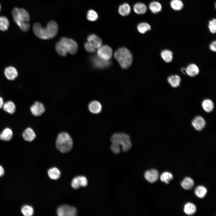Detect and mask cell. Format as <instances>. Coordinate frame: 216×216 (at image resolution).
<instances>
[{
    "instance_id": "obj_1",
    "label": "cell",
    "mask_w": 216,
    "mask_h": 216,
    "mask_svg": "<svg viewBox=\"0 0 216 216\" xmlns=\"http://www.w3.org/2000/svg\"><path fill=\"white\" fill-rule=\"evenodd\" d=\"M58 27L55 21H49L46 26L43 27L39 23H34L33 26V30L35 35L40 39L48 40L54 38L57 34Z\"/></svg>"
},
{
    "instance_id": "obj_2",
    "label": "cell",
    "mask_w": 216,
    "mask_h": 216,
    "mask_svg": "<svg viewBox=\"0 0 216 216\" xmlns=\"http://www.w3.org/2000/svg\"><path fill=\"white\" fill-rule=\"evenodd\" d=\"M76 43L73 39L65 37L62 38L57 42L56 49L60 56H66L68 53L72 55L75 54L78 50Z\"/></svg>"
},
{
    "instance_id": "obj_3",
    "label": "cell",
    "mask_w": 216,
    "mask_h": 216,
    "mask_svg": "<svg viewBox=\"0 0 216 216\" xmlns=\"http://www.w3.org/2000/svg\"><path fill=\"white\" fill-rule=\"evenodd\" d=\"M12 15L14 22L22 31L27 32L29 30L30 28L28 23L30 17L26 10L15 8L12 10Z\"/></svg>"
},
{
    "instance_id": "obj_4",
    "label": "cell",
    "mask_w": 216,
    "mask_h": 216,
    "mask_svg": "<svg viewBox=\"0 0 216 216\" xmlns=\"http://www.w3.org/2000/svg\"><path fill=\"white\" fill-rule=\"evenodd\" d=\"M114 55L122 68L127 69L131 65L133 56L131 52L127 48L122 47L118 48L115 52Z\"/></svg>"
},
{
    "instance_id": "obj_5",
    "label": "cell",
    "mask_w": 216,
    "mask_h": 216,
    "mask_svg": "<svg viewBox=\"0 0 216 216\" xmlns=\"http://www.w3.org/2000/svg\"><path fill=\"white\" fill-rule=\"evenodd\" d=\"M110 140L112 144L120 146H122V150L126 152L132 147L130 139L128 135L124 133H116L111 136Z\"/></svg>"
},
{
    "instance_id": "obj_6",
    "label": "cell",
    "mask_w": 216,
    "mask_h": 216,
    "mask_svg": "<svg viewBox=\"0 0 216 216\" xmlns=\"http://www.w3.org/2000/svg\"><path fill=\"white\" fill-rule=\"evenodd\" d=\"M73 144L72 138L67 133L62 132L58 135L56 141L57 149L62 153L69 152L72 148Z\"/></svg>"
},
{
    "instance_id": "obj_7",
    "label": "cell",
    "mask_w": 216,
    "mask_h": 216,
    "mask_svg": "<svg viewBox=\"0 0 216 216\" xmlns=\"http://www.w3.org/2000/svg\"><path fill=\"white\" fill-rule=\"evenodd\" d=\"M87 42L84 44V47L88 52H95L102 45L101 39L94 34L89 35L87 38Z\"/></svg>"
},
{
    "instance_id": "obj_8",
    "label": "cell",
    "mask_w": 216,
    "mask_h": 216,
    "mask_svg": "<svg viewBox=\"0 0 216 216\" xmlns=\"http://www.w3.org/2000/svg\"><path fill=\"white\" fill-rule=\"evenodd\" d=\"M98 57L100 59L106 61H108L112 55V50L108 45H102L97 50Z\"/></svg>"
},
{
    "instance_id": "obj_9",
    "label": "cell",
    "mask_w": 216,
    "mask_h": 216,
    "mask_svg": "<svg viewBox=\"0 0 216 216\" xmlns=\"http://www.w3.org/2000/svg\"><path fill=\"white\" fill-rule=\"evenodd\" d=\"M57 214L59 216H74L76 215V210L74 207L64 205L58 208Z\"/></svg>"
},
{
    "instance_id": "obj_10",
    "label": "cell",
    "mask_w": 216,
    "mask_h": 216,
    "mask_svg": "<svg viewBox=\"0 0 216 216\" xmlns=\"http://www.w3.org/2000/svg\"><path fill=\"white\" fill-rule=\"evenodd\" d=\"M30 111L32 114L35 116H39L42 115L45 111L44 105L41 103L35 102L30 107Z\"/></svg>"
},
{
    "instance_id": "obj_11",
    "label": "cell",
    "mask_w": 216,
    "mask_h": 216,
    "mask_svg": "<svg viewBox=\"0 0 216 216\" xmlns=\"http://www.w3.org/2000/svg\"><path fill=\"white\" fill-rule=\"evenodd\" d=\"M159 173L155 169H152L146 171L144 174L146 179L148 182L153 183L156 182L158 179Z\"/></svg>"
},
{
    "instance_id": "obj_12",
    "label": "cell",
    "mask_w": 216,
    "mask_h": 216,
    "mask_svg": "<svg viewBox=\"0 0 216 216\" xmlns=\"http://www.w3.org/2000/svg\"><path fill=\"white\" fill-rule=\"evenodd\" d=\"M192 124L196 130L201 131L204 128L206 123L204 119L202 117L198 116L193 120Z\"/></svg>"
},
{
    "instance_id": "obj_13",
    "label": "cell",
    "mask_w": 216,
    "mask_h": 216,
    "mask_svg": "<svg viewBox=\"0 0 216 216\" xmlns=\"http://www.w3.org/2000/svg\"><path fill=\"white\" fill-rule=\"evenodd\" d=\"M4 73L7 79L10 80H14L18 75L16 69L11 66L7 67L4 69Z\"/></svg>"
},
{
    "instance_id": "obj_14",
    "label": "cell",
    "mask_w": 216,
    "mask_h": 216,
    "mask_svg": "<svg viewBox=\"0 0 216 216\" xmlns=\"http://www.w3.org/2000/svg\"><path fill=\"white\" fill-rule=\"evenodd\" d=\"M24 139L26 141L32 142L36 138V135L33 130L31 128H27L22 134Z\"/></svg>"
},
{
    "instance_id": "obj_15",
    "label": "cell",
    "mask_w": 216,
    "mask_h": 216,
    "mask_svg": "<svg viewBox=\"0 0 216 216\" xmlns=\"http://www.w3.org/2000/svg\"><path fill=\"white\" fill-rule=\"evenodd\" d=\"M200 71L197 66L194 64H191L186 68V72L188 75L190 77H194L197 75Z\"/></svg>"
},
{
    "instance_id": "obj_16",
    "label": "cell",
    "mask_w": 216,
    "mask_h": 216,
    "mask_svg": "<svg viewBox=\"0 0 216 216\" xmlns=\"http://www.w3.org/2000/svg\"><path fill=\"white\" fill-rule=\"evenodd\" d=\"M131 10L130 5L127 3H124L120 5L118 8V13L122 16H125L129 15Z\"/></svg>"
},
{
    "instance_id": "obj_17",
    "label": "cell",
    "mask_w": 216,
    "mask_h": 216,
    "mask_svg": "<svg viewBox=\"0 0 216 216\" xmlns=\"http://www.w3.org/2000/svg\"><path fill=\"white\" fill-rule=\"evenodd\" d=\"M134 12L137 14H145L147 11V8L144 3L138 2L135 3L133 7Z\"/></svg>"
},
{
    "instance_id": "obj_18",
    "label": "cell",
    "mask_w": 216,
    "mask_h": 216,
    "mask_svg": "<svg viewBox=\"0 0 216 216\" xmlns=\"http://www.w3.org/2000/svg\"><path fill=\"white\" fill-rule=\"evenodd\" d=\"M89 111L94 114H98L100 113L102 110V106L101 104L97 101H93L91 102L88 105Z\"/></svg>"
},
{
    "instance_id": "obj_19",
    "label": "cell",
    "mask_w": 216,
    "mask_h": 216,
    "mask_svg": "<svg viewBox=\"0 0 216 216\" xmlns=\"http://www.w3.org/2000/svg\"><path fill=\"white\" fill-rule=\"evenodd\" d=\"M13 134L12 131L10 128H5L0 134V139L3 141H9L11 139Z\"/></svg>"
},
{
    "instance_id": "obj_20",
    "label": "cell",
    "mask_w": 216,
    "mask_h": 216,
    "mask_svg": "<svg viewBox=\"0 0 216 216\" xmlns=\"http://www.w3.org/2000/svg\"><path fill=\"white\" fill-rule=\"evenodd\" d=\"M181 79L178 75H172L169 76L167 78L168 83L173 87L176 88L180 85Z\"/></svg>"
},
{
    "instance_id": "obj_21",
    "label": "cell",
    "mask_w": 216,
    "mask_h": 216,
    "mask_svg": "<svg viewBox=\"0 0 216 216\" xmlns=\"http://www.w3.org/2000/svg\"><path fill=\"white\" fill-rule=\"evenodd\" d=\"M2 108L5 111L11 114L14 113L16 110L15 105L11 101H8L4 103Z\"/></svg>"
},
{
    "instance_id": "obj_22",
    "label": "cell",
    "mask_w": 216,
    "mask_h": 216,
    "mask_svg": "<svg viewBox=\"0 0 216 216\" xmlns=\"http://www.w3.org/2000/svg\"><path fill=\"white\" fill-rule=\"evenodd\" d=\"M160 55L163 59L166 62H172L173 58V53L169 50H165L161 52Z\"/></svg>"
},
{
    "instance_id": "obj_23",
    "label": "cell",
    "mask_w": 216,
    "mask_h": 216,
    "mask_svg": "<svg viewBox=\"0 0 216 216\" xmlns=\"http://www.w3.org/2000/svg\"><path fill=\"white\" fill-rule=\"evenodd\" d=\"M148 8L151 12L155 14L160 12L162 9L161 4L156 1L151 2L149 5Z\"/></svg>"
},
{
    "instance_id": "obj_24",
    "label": "cell",
    "mask_w": 216,
    "mask_h": 216,
    "mask_svg": "<svg viewBox=\"0 0 216 216\" xmlns=\"http://www.w3.org/2000/svg\"><path fill=\"white\" fill-rule=\"evenodd\" d=\"M181 185L184 189L186 190H190L193 187L194 182L190 178L187 177L181 182Z\"/></svg>"
},
{
    "instance_id": "obj_25",
    "label": "cell",
    "mask_w": 216,
    "mask_h": 216,
    "mask_svg": "<svg viewBox=\"0 0 216 216\" xmlns=\"http://www.w3.org/2000/svg\"><path fill=\"white\" fill-rule=\"evenodd\" d=\"M150 25L145 22H142L139 23L137 26L138 31L141 34H144L146 32L151 29Z\"/></svg>"
},
{
    "instance_id": "obj_26",
    "label": "cell",
    "mask_w": 216,
    "mask_h": 216,
    "mask_svg": "<svg viewBox=\"0 0 216 216\" xmlns=\"http://www.w3.org/2000/svg\"><path fill=\"white\" fill-rule=\"evenodd\" d=\"M184 210L186 214L188 215H192L196 212V208L194 204L190 202H188L184 205Z\"/></svg>"
},
{
    "instance_id": "obj_27",
    "label": "cell",
    "mask_w": 216,
    "mask_h": 216,
    "mask_svg": "<svg viewBox=\"0 0 216 216\" xmlns=\"http://www.w3.org/2000/svg\"><path fill=\"white\" fill-rule=\"evenodd\" d=\"M202 106L204 110L208 112H211L214 107L212 101L208 99L204 100L202 102Z\"/></svg>"
},
{
    "instance_id": "obj_28",
    "label": "cell",
    "mask_w": 216,
    "mask_h": 216,
    "mask_svg": "<svg viewBox=\"0 0 216 216\" xmlns=\"http://www.w3.org/2000/svg\"><path fill=\"white\" fill-rule=\"evenodd\" d=\"M48 174L50 178L52 179H57L60 176V172L59 170L56 167L50 169L48 171Z\"/></svg>"
},
{
    "instance_id": "obj_29",
    "label": "cell",
    "mask_w": 216,
    "mask_h": 216,
    "mask_svg": "<svg viewBox=\"0 0 216 216\" xmlns=\"http://www.w3.org/2000/svg\"><path fill=\"white\" fill-rule=\"evenodd\" d=\"M171 8L174 10L178 11L182 9L184 4L181 0H172L170 2Z\"/></svg>"
},
{
    "instance_id": "obj_30",
    "label": "cell",
    "mask_w": 216,
    "mask_h": 216,
    "mask_svg": "<svg viewBox=\"0 0 216 216\" xmlns=\"http://www.w3.org/2000/svg\"><path fill=\"white\" fill-rule=\"evenodd\" d=\"M207 192L206 188L202 186H199L196 187L195 189V193L198 197L203 198Z\"/></svg>"
},
{
    "instance_id": "obj_31",
    "label": "cell",
    "mask_w": 216,
    "mask_h": 216,
    "mask_svg": "<svg viewBox=\"0 0 216 216\" xmlns=\"http://www.w3.org/2000/svg\"><path fill=\"white\" fill-rule=\"evenodd\" d=\"M9 26V22L5 16H0V30L3 31L7 30Z\"/></svg>"
},
{
    "instance_id": "obj_32",
    "label": "cell",
    "mask_w": 216,
    "mask_h": 216,
    "mask_svg": "<svg viewBox=\"0 0 216 216\" xmlns=\"http://www.w3.org/2000/svg\"><path fill=\"white\" fill-rule=\"evenodd\" d=\"M160 178L162 182L168 184L170 181L173 179V176L171 173L168 172H165L163 173L160 175Z\"/></svg>"
},
{
    "instance_id": "obj_33",
    "label": "cell",
    "mask_w": 216,
    "mask_h": 216,
    "mask_svg": "<svg viewBox=\"0 0 216 216\" xmlns=\"http://www.w3.org/2000/svg\"><path fill=\"white\" fill-rule=\"evenodd\" d=\"M86 16L88 20L92 22L96 21L98 18V13L92 9L88 10Z\"/></svg>"
},
{
    "instance_id": "obj_34",
    "label": "cell",
    "mask_w": 216,
    "mask_h": 216,
    "mask_svg": "<svg viewBox=\"0 0 216 216\" xmlns=\"http://www.w3.org/2000/svg\"><path fill=\"white\" fill-rule=\"evenodd\" d=\"M22 214L25 216H31L34 214V210L32 207L28 205L23 206L21 209Z\"/></svg>"
},
{
    "instance_id": "obj_35",
    "label": "cell",
    "mask_w": 216,
    "mask_h": 216,
    "mask_svg": "<svg viewBox=\"0 0 216 216\" xmlns=\"http://www.w3.org/2000/svg\"><path fill=\"white\" fill-rule=\"evenodd\" d=\"M208 28L210 32L212 34L216 32V19L214 18L210 20L208 22Z\"/></svg>"
},
{
    "instance_id": "obj_36",
    "label": "cell",
    "mask_w": 216,
    "mask_h": 216,
    "mask_svg": "<svg viewBox=\"0 0 216 216\" xmlns=\"http://www.w3.org/2000/svg\"><path fill=\"white\" fill-rule=\"evenodd\" d=\"M71 185L72 187L75 189H78L80 187L78 176L75 177L73 179L71 182Z\"/></svg>"
},
{
    "instance_id": "obj_37",
    "label": "cell",
    "mask_w": 216,
    "mask_h": 216,
    "mask_svg": "<svg viewBox=\"0 0 216 216\" xmlns=\"http://www.w3.org/2000/svg\"><path fill=\"white\" fill-rule=\"evenodd\" d=\"M80 186L86 187L88 184L87 180L84 176H78Z\"/></svg>"
},
{
    "instance_id": "obj_38",
    "label": "cell",
    "mask_w": 216,
    "mask_h": 216,
    "mask_svg": "<svg viewBox=\"0 0 216 216\" xmlns=\"http://www.w3.org/2000/svg\"><path fill=\"white\" fill-rule=\"evenodd\" d=\"M110 148L112 151L115 154H118L120 152V146L117 145L112 144Z\"/></svg>"
},
{
    "instance_id": "obj_39",
    "label": "cell",
    "mask_w": 216,
    "mask_h": 216,
    "mask_svg": "<svg viewBox=\"0 0 216 216\" xmlns=\"http://www.w3.org/2000/svg\"><path fill=\"white\" fill-rule=\"evenodd\" d=\"M209 48L213 52L216 51V41H213L210 45Z\"/></svg>"
},
{
    "instance_id": "obj_40",
    "label": "cell",
    "mask_w": 216,
    "mask_h": 216,
    "mask_svg": "<svg viewBox=\"0 0 216 216\" xmlns=\"http://www.w3.org/2000/svg\"><path fill=\"white\" fill-rule=\"evenodd\" d=\"M4 174V170L3 167L0 165V177L2 176Z\"/></svg>"
},
{
    "instance_id": "obj_41",
    "label": "cell",
    "mask_w": 216,
    "mask_h": 216,
    "mask_svg": "<svg viewBox=\"0 0 216 216\" xmlns=\"http://www.w3.org/2000/svg\"><path fill=\"white\" fill-rule=\"evenodd\" d=\"M4 103L3 100L2 98L0 97V109L2 107Z\"/></svg>"
},
{
    "instance_id": "obj_42",
    "label": "cell",
    "mask_w": 216,
    "mask_h": 216,
    "mask_svg": "<svg viewBox=\"0 0 216 216\" xmlns=\"http://www.w3.org/2000/svg\"><path fill=\"white\" fill-rule=\"evenodd\" d=\"M181 71L184 74H186V68H183L181 69Z\"/></svg>"
},
{
    "instance_id": "obj_43",
    "label": "cell",
    "mask_w": 216,
    "mask_h": 216,
    "mask_svg": "<svg viewBox=\"0 0 216 216\" xmlns=\"http://www.w3.org/2000/svg\"><path fill=\"white\" fill-rule=\"evenodd\" d=\"M1 5L0 4V10H1Z\"/></svg>"
}]
</instances>
